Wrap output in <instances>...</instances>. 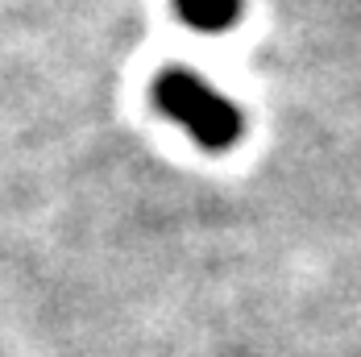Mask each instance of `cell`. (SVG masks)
Masks as SVG:
<instances>
[{
	"label": "cell",
	"mask_w": 361,
	"mask_h": 357,
	"mask_svg": "<svg viewBox=\"0 0 361 357\" xmlns=\"http://www.w3.org/2000/svg\"><path fill=\"white\" fill-rule=\"evenodd\" d=\"M154 104L162 108V116H171L187 138L204 145V150H228L241 142L245 133V116L220 87H212L204 75L171 67L158 75L154 83Z\"/></svg>",
	"instance_id": "6da1fadb"
},
{
	"label": "cell",
	"mask_w": 361,
	"mask_h": 357,
	"mask_svg": "<svg viewBox=\"0 0 361 357\" xmlns=\"http://www.w3.org/2000/svg\"><path fill=\"white\" fill-rule=\"evenodd\" d=\"M179 21L195 34H228L241 21L245 0H175Z\"/></svg>",
	"instance_id": "7a4b0ae2"
}]
</instances>
